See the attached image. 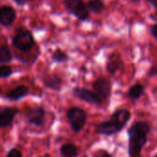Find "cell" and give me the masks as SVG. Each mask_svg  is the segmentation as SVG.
<instances>
[{"instance_id":"24","label":"cell","mask_w":157,"mask_h":157,"mask_svg":"<svg viewBox=\"0 0 157 157\" xmlns=\"http://www.w3.org/2000/svg\"><path fill=\"white\" fill-rule=\"evenodd\" d=\"M155 75H157V67H151V69H150L149 72H148V76L153 77V76H155Z\"/></svg>"},{"instance_id":"20","label":"cell","mask_w":157,"mask_h":157,"mask_svg":"<svg viewBox=\"0 0 157 157\" xmlns=\"http://www.w3.org/2000/svg\"><path fill=\"white\" fill-rule=\"evenodd\" d=\"M13 70L10 66L1 65L0 66V78H9L12 75Z\"/></svg>"},{"instance_id":"9","label":"cell","mask_w":157,"mask_h":157,"mask_svg":"<svg viewBox=\"0 0 157 157\" xmlns=\"http://www.w3.org/2000/svg\"><path fill=\"white\" fill-rule=\"evenodd\" d=\"M19 112L20 111L17 107L11 106H7L3 109H0V129L11 126Z\"/></svg>"},{"instance_id":"16","label":"cell","mask_w":157,"mask_h":157,"mask_svg":"<svg viewBox=\"0 0 157 157\" xmlns=\"http://www.w3.org/2000/svg\"><path fill=\"white\" fill-rule=\"evenodd\" d=\"M144 94V86L140 83L132 85L128 91V97L132 101L139 100Z\"/></svg>"},{"instance_id":"27","label":"cell","mask_w":157,"mask_h":157,"mask_svg":"<svg viewBox=\"0 0 157 157\" xmlns=\"http://www.w3.org/2000/svg\"><path fill=\"white\" fill-rule=\"evenodd\" d=\"M155 157H157V156H155Z\"/></svg>"},{"instance_id":"25","label":"cell","mask_w":157,"mask_h":157,"mask_svg":"<svg viewBox=\"0 0 157 157\" xmlns=\"http://www.w3.org/2000/svg\"><path fill=\"white\" fill-rule=\"evenodd\" d=\"M148 2H149L151 5H152L154 8L157 9V0H148Z\"/></svg>"},{"instance_id":"22","label":"cell","mask_w":157,"mask_h":157,"mask_svg":"<svg viewBox=\"0 0 157 157\" xmlns=\"http://www.w3.org/2000/svg\"><path fill=\"white\" fill-rule=\"evenodd\" d=\"M151 30V33L153 36V38L157 41V24H153L150 27Z\"/></svg>"},{"instance_id":"2","label":"cell","mask_w":157,"mask_h":157,"mask_svg":"<svg viewBox=\"0 0 157 157\" xmlns=\"http://www.w3.org/2000/svg\"><path fill=\"white\" fill-rule=\"evenodd\" d=\"M63 3L67 11L75 16L78 21H87L90 20V10L83 0H64Z\"/></svg>"},{"instance_id":"4","label":"cell","mask_w":157,"mask_h":157,"mask_svg":"<svg viewBox=\"0 0 157 157\" xmlns=\"http://www.w3.org/2000/svg\"><path fill=\"white\" fill-rule=\"evenodd\" d=\"M67 119L72 128V130L76 133L82 130L85 126L87 120L86 112L80 107H70L67 111Z\"/></svg>"},{"instance_id":"23","label":"cell","mask_w":157,"mask_h":157,"mask_svg":"<svg viewBox=\"0 0 157 157\" xmlns=\"http://www.w3.org/2000/svg\"><path fill=\"white\" fill-rule=\"evenodd\" d=\"M13 1L19 6H25L27 4H29L30 2L33 1V0H13Z\"/></svg>"},{"instance_id":"11","label":"cell","mask_w":157,"mask_h":157,"mask_svg":"<svg viewBox=\"0 0 157 157\" xmlns=\"http://www.w3.org/2000/svg\"><path fill=\"white\" fill-rule=\"evenodd\" d=\"M29 94H30V92H29L28 87H26L25 85H19V86L10 90L4 95V97L10 101L16 102V101H19V100L26 97Z\"/></svg>"},{"instance_id":"14","label":"cell","mask_w":157,"mask_h":157,"mask_svg":"<svg viewBox=\"0 0 157 157\" xmlns=\"http://www.w3.org/2000/svg\"><path fill=\"white\" fill-rule=\"evenodd\" d=\"M130 117H131L130 112L126 108H118L115 110V112L111 115L112 118H115L116 120H117L124 126H126L127 123L129 121Z\"/></svg>"},{"instance_id":"10","label":"cell","mask_w":157,"mask_h":157,"mask_svg":"<svg viewBox=\"0 0 157 157\" xmlns=\"http://www.w3.org/2000/svg\"><path fill=\"white\" fill-rule=\"evenodd\" d=\"M17 13L11 6L0 7V25L4 27L11 26L16 21Z\"/></svg>"},{"instance_id":"18","label":"cell","mask_w":157,"mask_h":157,"mask_svg":"<svg viewBox=\"0 0 157 157\" xmlns=\"http://www.w3.org/2000/svg\"><path fill=\"white\" fill-rule=\"evenodd\" d=\"M87 6L90 11L96 14L102 13L105 9V5L104 4L102 0H89Z\"/></svg>"},{"instance_id":"17","label":"cell","mask_w":157,"mask_h":157,"mask_svg":"<svg viewBox=\"0 0 157 157\" xmlns=\"http://www.w3.org/2000/svg\"><path fill=\"white\" fill-rule=\"evenodd\" d=\"M13 60L12 52L8 44L0 45V64L5 65Z\"/></svg>"},{"instance_id":"21","label":"cell","mask_w":157,"mask_h":157,"mask_svg":"<svg viewBox=\"0 0 157 157\" xmlns=\"http://www.w3.org/2000/svg\"><path fill=\"white\" fill-rule=\"evenodd\" d=\"M6 157H23V155L20 150H18L16 148H12L9 151Z\"/></svg>"},{"instance_id":"6","label":"cell","mask_w":157,"mask_h":157,"mask_svg":"<svg viewBox=\"0 0 157 157\" xmlns=\"http://www.w3.org/2000/svg\"><path fill=\"white\" fill-rule=\"evenodd\" d=\"M72 94L78 99L91 105H100L103 101L94 91H91L86 88L76 87L72 90Z\"/></svg>"},{"instance_id":"13","label":"cell","mask_w":157,"mask_h":157,"mask_svg":"<svg viewBox=\"0 0 157 157\" xmlns=\"http://www.w3.org/2000/svg\"><path fill=\"white\" fill-rule=\"evenodd\" d=\"M122 67V60L120 58V56L117 54H114L112 56H110V57L107 59L106 62V70L108 73H110L111 75L116 74Z\"/></svg>"},{"instance_id":"1","label":"cell","mask_w":157,"mask_h":157,"mask_svg":"<svg viewBox=\"0 0 157 157\" xmlns=\"http://www.w3.org/2000/svg\"><path fill=\"white\" fill-rule=\"evenodd\" d=\"M150 131L151 127L145 121H136L129 127L128 129L129 157H140L141 151L148 141L147 136Z\"/></svg>"},{"instance_id":"15","label":"cell","mask_w":157,"mask_h":157,"mask_svg":"<svg viewBox=\"0 0 157 157\" xmlns=\"http://www.w3.org/2000/svg\"><path fill=\"white\" fill-rule=\"evenodd\" d=\"M60 154L62 157H77L78 149L74 143H66L60 147Z\"/></svg>"},{"instance_id":"8","label":"cell","mask_w":157,"mask_h":157,"mask_svg":"<svg viewBox=\"0 0 157 157\" xmlns=\"http://www.w3.org/2000/svg\"><path fill=\"white\" fill-rule=\"evenodd\" d=\"M93 89L94 92L102 98V100H106L110 97L112 93L111 82L105 78H98L93 83Z\"/></svg>"},{"instance_id":"5","label":"cell","mask_w":157,"mask_h":157,"mask_svg":"<svg viewBox=\"0 0 157 157\" xmlns=\"http://www.w3.org/2000/svg\"><path fill=\"white\" fill-rule=\"evenodd\" d=\"M124 125L119 123L117 120L111 118L107 121L101 122L96 127V132L100 135L105 136H112L118 132H120L124 128Z\"/></svg>"},{"instance_id":"26","label":"cell","mask_w":157,"mask_h":157,"mask_svg":"<svg viewBox=\"0 0 157 157\" xmlns=\"http://www.w3.org/2000/svg\"><path fill=\"white\" fill-rule=\"evenodd\" d=\"M102 157H112V154H110L106 151H102Z\"/></svg>"},{"instance_id":"12","label":"cell","mask_w":157,"mask_h":157,"mask_svg":"<svg viewBox=\"0 0 157 157\" xmlns=\"http://www.w3.org/2000/svg\"><path fill=\"white\" fill-rule=\"evenodd\" d=\"M44 85L53 91H60L63 85V80L57 75H47L44 78Z\"/></svg>"},{"instance_id":"3","label":"cell","mask_w":157,"mask_h":157,"mask_svg":"<svg viewBox=\"0 0 157 157\" xmlns=\"http://www.w3.org/2000/svg\"><path fill=\"white\" fill-rule=\"evenodd\" d=\"M12 44L21 52H29L35 45V40L29 30L20 29L12 38Z\"/></svg>"},{"instance_id":"7","label":"cell","mask_w":157,"mask_h":157,"mask_svg":"<svg viewBox=\"0 0 157 157\" xmlns=\"http://www.w3.org/2000/svg\"><path fill=\"white\" fill-rule=\"evenodd\" d=\"M26 121L28 124L33 125L34 127L40 128L44 126L45 122V110L43 106H34L26 114Z\"/></svg>"},{"instance_id":"19","label":"cell","mask_w":157,"mask_h":157,"mask_svg":"<svg viewBox=\"0 0 157 157\" xmlns=\"http://www.w3.org/2000/svg\"><path fill=\"white\" fill-rule=\"evenodd\" d=\"M51 59L55 63H65L67 61L68 56L63 50H61L60 48H57L55 51H53Z\"/></svg>"}]
</instances>
